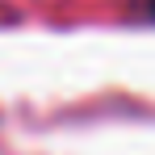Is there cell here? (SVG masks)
Masks as SVG:
<instances>
[{
	"mask_svg": "<svg viewBox=\"0 0 155 155\" xmlns=\"http://www.w3.org/2000/svg\"><path fill=\"white\" fill-rule=\"evenodd\" d=\"M147 13H151V17H155V0H147Z\"/></svg>",
	"mask_w": 155,
	"mask_h": 155,
	"instance_id": "obj_1",
	"label": "cell"
}]
</instances>
